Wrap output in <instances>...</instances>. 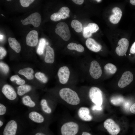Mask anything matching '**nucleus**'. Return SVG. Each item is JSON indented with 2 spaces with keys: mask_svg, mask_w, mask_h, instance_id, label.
Listing matches in <instances>:
<instances>
[{
  "mask_svg": "<svg viewBox=\"0 0 135 135\" xmlns=\"http://www.w3.org/2000/svg\"><path fill=\"white\" fill-rule=\"evenodd\" d=\"M4 36L0 34V41H2V40H3V39L4 38Z\"/></svg>",
  "mask_w": 135,
  "mask_h": 135,
  "instance_id": "49530a36",
  "label": "nucleus"
},
{
  "mask_svg": "<svg viewBox=\"0 0 135 135\" xmlns=\"http://www.w3.org/2000/svg\"><path fill=\"white\" fill-rule=\"evenodd\" d=\"M70 12L69 9L67 7L64 6L61 8L57 14L61 20L67 18L69 16Z\"/></svg>",
  "mask_w": 135,
  "mask_h": 135,
  "instance_id": "412c9836",
  "label": "nucleus"
},
{
  "mask_svg": "<svg viewBox=\"0 0 135 135\" xmlns=\"http://www.w3.org/2000/svg\"><path fill=\"white\" fill-rule=\"evenodd\" d=\"M34 0H20V1L21 5L23 7H27L30 5L32 3Z\"/></svg>",
  "mask_w": 135,
  "mask_h": 135,
  "instance_id": "72a5a7b5",
  "label": "nucleus"
},
{
  "mask_svg": "<svg viewBox=\"0 0 135 135\" xmlns=\"http://www.w3.org/2000/svg\"><path fill=\"white\" fill-rule=\"evenodd\" d=\"M113 14L110 17V22L114 24H117L120 20L122 15V12L121 9L118 7H116L112 10Z\"/></svg>",
  "mask_w": 135,
  "mask_h": 135,
  "instance_id": "2eb2a0df",
  "label": "nucleus"
},
{
  "mask_svg": "<svg viewBox=\"0 0 135 135\" xmlns=\"http://www.w3.org/2000/svg\"><path fill=\"white\" fill-rule=\"evenodd\" d=\"M104 126L111 135H117L120 131L119 126L111 119H108L105 120L104 123Z\"/></svg>",
  "mask_w": 135,
  "mask_h": 135,
  "instance_id": "39448f33",
  "label": "nucleus"
},
{
  "mask_svg": "<svg viewBox=\"0 0 135 135\" xmlns=\"http://www.w3.org/2000/svg\"><path fill=\"white\" fill-rule=\"evenodd\" d=\"M72 1L75 4L78 5L82 4L84 2V0H73Z\"/></svg>",
  "mask_w": 135,
  "mask_h": 135,
  "instance_id": "ea45409f",
  "label": "nucleus"
},
{
  "mask_svg": "<svg viewBox=\"0 0 135 135\" xmlns=\"http://www.w3.org/2000/svg\"><path fill=\"white\" fill-rule=\"evenodd\" d=\"M31 89V86L28 85L20 86L17 88V94L18 95L22 96L29 92Z\"/></svg>",
  "mask_w": 135,
  "mask_h": 135,
  "instance_id": "4be33fe9",
  "label": "nucleus"
},
{
  "mask_svg": "<svg viewBox=\"0 0 135 135\" xmlns=\"http://www.w3.org/2000/svg\"><path fill=\"white\" fill-rule=\"evenodd\" d=\"M26 40L28 46L31 47L36 46L38 40V32L35 30L31 31L27 35Z\"/></svg>",
  "mask_w": 135,
  "mask_h": 135,
  "instance_id": "ddd939ff",
  "label": "nucleus"
},
{
  "mask_svg": "<svg viewBox=\"0 0 135 135\" xmlns=\"http://www.w3.org/2000/svg\"><path fill=\"white\" fill-rule=\"evenodd\" d=\"M10 80L12 81L16 80V84L20 86L24 85L26 82L24 80L22 79L17 75H14L11 77Z\"/></svg>",
  "mask_w": 135,
  "mask_h": 135,
  "instance_id": "7c9ffc66",
  "label": "nucleus"
},
{
  "mask_svg": "<svg viewBox=\"0 0 135 135\" xmlns=\"http://www.w3.org/2000/svg\"><path fill=\"white\" fill-rule=\"evenodd\" d=\"M71 26L77 32H80L82 30V24L77 20H72L71 22Z\"/></svg>",
  "mask_w": 135,
  "mask_h": 135,
  "instance_id": "cd10ccee",
  "label": "nucleus"
},
{
  "mask_svg": "<svg viewBox=\"0 0 135 135\" xmlns=\"http://www.w3.org/2000/svg\"><path fill=\"white\" fill-rule=\"evenodd\" d=\"M89 96L92 102L95 105L101 106L103 103V94L98 88L93 87L90 89Z\"/></svg>",
  "mask_w": 135,
  "mask_h": 135,
  "instance_id": "20e7f679",
  "label": "nucleus"
},
{
  "mask_svg": "<svg viewBox=\"0 0 135 135\" xmlns=\"http://www.w3.org/2000/svg\"><path fill=\"white\" fill-rule=\"evenodd\" d=\"M96 1H97L98 2H101L102 0H96Z\"/></svg>",
  "mask_w": 135,
  "mask_h": 135,
  "instance_id": "09e8293b",
  "label": "nucleus"
},
{
  "mask_svg": "<svg viewBox=\"0 0 135 135\" xmlns=\"http://www.w3.org/2000/svg\"><path fill=\"white\" fill-rule=\"evenodd\" d=\"M81 135H92L91 134H90V133L86 132H82Z\"/></svg>",
  "mask_w": 135,
  "mask_h": 135,
  "instance_id": "c03bdc74",
  "label": "nucleus"
},
{
  "mask_svg": "<svg viewBox=\"0 0 135 135\" xmlns=\"http://www.w3.org/2000/svg\"><path fill=\"white\" fill-rule=\"evenodd\" d=\"M23 20H21V22H23Z\"/></svg>",
  "mask_w": 135,
  "mask_h": 135,
  "instance_id": "8fccbe9b",
  "label": "nucleus"
},
{
  "mask_svg": "<svg viewBox=\"0 0 135 135\" xmlns=\"http://www.w3.org/2000/svg\"><path fill=\"white\" fill-rule=\"evenodd\" d=\"M22 102L25 106L30 108L34 107L36 105V103L28 96H24L22 99Z\"/></svg>",
  "mask_w": 135,
  "mask_h": 135,
  "instance_id": "5701e85b",
  "label": "nucleus"
},
{
  "mask_svg": "<svg viewBox=\"0 0 135 135\" xmlns=\"http://www.w3.org/2000/svg\"><path fill=\"white\" fill-rule=\"evenodd\" d=\"M1 15H2V16H4L3 15V14H2Z\"/></svg>",
  "mask_w": 135,
  "mask_h": 135,
  "instance_id": "603ef678",
  "label": "nucleus"
},
{
  "mask_svg": "<svg viewBox=\"0 0 135 135\" xmlns=\"http://www.w3.org/2000/svg\"><path fill=\"white\" fill-rule=\"evenodd\" d=\"M104 69L106 73L110 74H114L117 70L116 67L111 63H108L106 64L104 66Z\"/></svg>",
  "mask_w": 135,
  "mask_h": 135,
  "instance_id": "bb28decb",
  "label": "nucleus"
},
{
  "mask_svg": "<svg viewBox=\"0 0 135 135\" xmlns=\"http://www.w3.org/2000/svg\"><path fill=\"white\" fill-rule=\"evenodd\" d=\"M7 108L2 103L0 104V116H2L5 114L6 112Z\"/></svg>",
  "mask_w": 135,
  "mask_h": 135,
  "instance_id": "c9c22d12",
  "label": "nucleus"
},
{
  "mask_svg": "<svg viewBox=\"0 0 135 135\" xmlns=\"http://www.w3.org/2000/svg\"><path fill=\"white\" fill-rule=\"evenodd\" d=\"M130 2L132 5H135V0H130Z\"/></svg>",
  "mask_w": 135,
  "mask_h": 135,
  "instance_id": "37998d69",
  "label": "nucleus"
},
{
  "mask_svg": "<svg viewBox=\"0 0 135 135\" xmlns=\"http://www.w3.org/2000/svg\"><path fill=\"white\" fill-rule=\"evenodd\" d=\"M91 76L95 79L100 78L102 75V71L101 67L97 61L94 60L92 62L90 69Z\"/></svg>",
  "mask_w": 135,
  "mask_h": 135,
  "instance_id": "9d476101",
  "label": "nucleus"
},
{
  "mask_svg": "<svg viewBox=\"0 0 135 135\" xmlns=\"http://www.w3.org/2000/svg\"><path fill=\"white\" fill-rule=\"evenodd\" d=\"M68 48L70 50H76L79 52H82L84 50V47L81 45L77 44L74 43H70L68 46Z\"/></svg>",
  "mask_w": 135,
  "mask_h": 135,
  "instance_id": "393cba45",
  "label": "nucleus"
},
{
  "mask_svg": "<svg viewBox=\"0 0 135 135\" xmlns=\"http://www.w3.org/2000/svg\"><path fill=\"white\" fill-rule=\"evenodd\" d=\"M7 1H11V0H7Z\"/></svg>",
  "mask_w": 135,
  "mask_h": 135,
  "instance_id": "3c124183",
  "label": "nucleus"
},
{
  "mask_svg": "<svg viewBox=\"0 0 135 135\" xmlns=\"http://www.w3.org/2000/svg\"><path fill=\"white\" fill-rule=\"evenodd\" d=\"M79 128L77 123L70 122L65 123L62 126L61 132L62 135H76L78 133Z\"/></svg>",
  "mask_w": 135,
  "mask_h": 135,
  "instance_id": "f03ea898",
  "label": "nucleus"
},
{
  "mask_svg": "<svg viewBox=\"0 0 135 135\" xmlns=\"http://www.w3.org/2000/svg\"><path fill=\"white\" fill-rule=\"evenodd\" d=\"M0 68L2 72L5 74H7L9 71V68L8 66L6 64L2 62L0 63Z\"/></svg>",
  "mask_w": 135,
  "mask_h": 135,
  "instance_id": "473e14b6",
  "label": "nucleus"
},
{
  "mask_svg": "<svg viewBox=\"0 0 135 135\" xmlns=\"http://www.w3.org/2000/svg\"><path fill=\"white\" fill-rule=\"evenodd\" d=\"M18 73L19 74L24 76L29 80H32L34 77L33 74L34 73V71L31 68H26L20 70L19 71Z\"/></svg>",
  "mask_w": 135,
  "mask_h": 135,
  "instance_id": "6ab92c4d",
  "label": "nucleus"
},
{
  "mask_svg": "<svg viewBox=\"0 0 135 135\" xmlns=\"http://www.w3.org/2000/svg\"><path fill=\"white\" fill-rule=\"evenodd\" d=\"M41 108L44 112L45 113L50 114L52 111L51 108L48 106L46 100L45 99L42 100L40 102Z\"/></svg>",
  "mask_w": 135,
  "mask_h": 135,
  "instance_id": "a878e982",
  "label": "nucleus"
},
{
  "mask_svg": "<svg viewBox=\"0 0 135 135\" xmlns=\"http://www.w3.org/2000/svg\"><path fill=\"white\" fill-rule=\"evenodd\" d=\"M35 135H46L44 134L41 132H38L36 133Z\"/></svg>",
  "mask_w": 135,
  "mask_h": 135,
  "instance_id": "a18cd8bd",
  "label": "nucleus"
},
{
  "mask_svg": "<svg viewBox=\"0 0 135 135\" xmlns=\"http://www.w3.org/2000/svg\"><path fill=\"white\" fill-rule=\"evenodd\" d=\"M87 27L89 30L92 34L96 32L99 29V27L98 25L95 23H89Z\"/></svg>",
  "mask_w": 135,
  "mask_h": 135,
  "instance_id": "2f4dec72",
  "label": "nucleus"
},
{
  "mask_svg": "<svg viewBox=\"0 0 135 135\" xmlns=\"http://www.w3.org/2000/svg\"><path fill=\"white\" fill-rule=\"evenodd\" d=\"M41 22L40 14L38 12H35L31 14L24 20L22 24L24 25L31 24L34 27H37L40 26Z\"/></svg>",
  "mask_w": 135,
  "mask_h": 135,
  "instance_id": "423d86ee",
  "label": "nucleus"
},
{
  "mask_svg": "<svg viewBox=\"0 0 135 135\" xmlns=\"http://www.w3.org/2000/svg\"><path fill=\"white\" fill-rule=\"evenodd\" d=\"M7 52L5 50L3 47H0V59L2 60L6 56Z\"/></svg>",
  "mask_w": 135,
  "mask_h": 135,
  "instance_id": "e433bc0d",
  "label": "nucleus"
},
{
  "mask_svg": "<svg viewBox=\"0 0 135 135\" xmlns=\"http://www.w3.org/2000/svg\"><path fill=\"white\" fill-rule=\"evenodd\" d=\"M61 98L68 104L72 106H77L80 101L77 94L74 91L68 88L62 89L59 92Z\"/></svg>",
  "mask_w": 135,
  "mask_h": 135,
  "instance_id": "f257e3e1",
  "label": "nucleus"
},
{
  "mask_svg": "<svg viewBox=\"0 0 135 135\" xmlns=\"http://www.w3.org/2000/svg\"><path fill=\"white\" fill-rule=\"evenodd\" d=\"M129 42L126 38H122L118 42V46L116 48V52L118 55L123 56L126 54L128 49L129 46Z\"/></svg>",
  "mask_w": 135,
  "mask_h": 135,
  "instance_id": "0eeeda50",
  "label": "nucleus"
},
{
  "mask_svg": "<svg viewBox=\"0 0 135 135\" xmlns=\"http://www.w3.org/2000/svg\"><path fill=\"white\" fill-rule=\"evenodd\" d=\"M133 79V76L131 72L129 71L126 72L119 80L118 86L121 88H123L130 84Z\"/></svg>",
  "mask_w": 135,
  "mask_h": 135,
  "instance_id": "6e6552de",
  "label": "nucleus"
},
{
  "mask_svg": "<svg viewBox=\"0 0 135 135\" xmlns=\"http://www.w3.org/2000/svg\"><path fill=\"white\" fill-rule=\"evenodd\" d=\"M130 52L132 54H135V42L133 43L131 47Z\"/></svg>",
  "mask_w": 135,
  "mask_h": 135,
  "instance_id": "58836bf2",
  "label": "nucleus"
},
{
  "mask_svg": "<svg viewBox=\"0 0 135 135\" xmlns=\"http://www.w3.org/2000/svg\"><path fill=\"white\" fill-rule=\"evenodd\" d=\"M2 92L5 96L10 100H15L17 96L16 93L13 88L8 84L4 85L2 89Z\"/></svg>",
  "mask_w": 135,
  "mask_h": 135,
  "instance_id": "f8f14e48",
  "label": "nucleus"
},
{
  "mask_svg": "<svg viewBox=\"0 0 135 135\" xmlns=\"http://www.w3.org/2000/svg\"><path fill=\"white\" fill-rule=\"evenodd\" d=\"M36 78L44 83H46L48 81L47 78L43 73L40 72L36 73L35 74Z\"/></svg>",
  "mask_w": 135,
  "mask_h": 135,
  "instance_id": "c756f323",
  "label": "nucleus"
},
{
  "mask_svg": "<svg viewBox=\"0 0 135 135\" xmlns=\"http://www.w3.org/2000/svg\"><path fill=\"white\" fill-rule=\"evenodd\" d=\"M110 102L113 105L119 106L124 104V98L121 96H117L112 98Z\"/></svg>",
  "mask_w": 135,
  "mask_h": 135,
  "instance_id": "b1692460",
  "label": "nucleus"
},
{
  "mask_svg": "<svg viewBox=\"0 0 135 135\" xmlns=\"http://www.w3.org/2000/svg\"><path fill=\"white\" fill-rule=\"evenodd\" d=\"M54 60V53L53 49L50 46L46 48L44 61L46 63L52 64Z\"/></svg>",
  "mask_w": 135,
  "mask_h": 135,
  "instance_id": "a211bd4d",
  "label": "nucleus"
},
{
  "mask_svg": "<svg viewBox=\"0 0 135 135\" xmlns=\"http://www.w3.org/2000/svg\"><path fill=\"white\" fill-rule=\"evenodd\" d=\"M130 112L133 114H135V103L133 104L130 108Z\"/></svg>",
  "mask_w": 135,
  "mask_h": 135,
  "instance_id": "a19ab883",
  "label": "nucleus"
},
{
  "mask_svg": "<svg viewBox=\"0 0 135 135\" xmlns=\"http://www.w3.org/2000/svg\"><path fill=\"white\" fill-rule=\"evenodd\" d=\"M18 128L16 122L11 120L6 124L4 129L3 135H16Z\"/></svg>",
  "mask_w": 135,
  "mask_h": 135,
  "instance_id": "1a4fd4ad",
  "label": "nucleus"
},
{
  "mask_svg": "<svg viewBox=\"0 0 135 135\" xmlns=\"http://www.w3.org/2000/svg\"><path fill=\"white\" fill-rule=\"evenodd\" d=\"M29 119L32 121L37 123H42L44 121L43 116L39 112L33 111L30 112L28 115Z\"/></svg>",
  "mask_w": 135,
  "mask_h": 135,
  "instance_id": "f3484780",
  "label": "nucleus"
},
{
  "mask_svg": "<svg viewBox=\"0 0 135 135\" xmlns=\"http://www.w3.org/2000/svg\"><path fill=\"white\" fill-rule=\"evenodd\" d=\"M83 34L84 37L86 38L91 37L92 36V34L90 31L87 26L84 28Z\"/></svg>",
  "mask_w": 135,
  "mask_h": 135,
  "instance_id": "f704fd0d",
  "label": "nucleus"
},
{
  "mask_svg": "<svg viewBox=\"0 0 135 135\" xmlns=\"http://www.w3.org/2000/svg\"><path fill=\"white\" fill-rule=\"evenodd\" d=\"M70 72L68 68L66 66L61 67L59 70L58 75L60 82L61 84H66L69 80Z\"/></svg>",
  "mask_w": 135,
  "mask_h": 135,
  "instance_id": "9b49d317",
  "label": "nucleus"
},
{
  "mask_svg": "<svg viewBox=\"0 0 135 135\" xmlns=\"http://www.w3.org/2000/svg\"><path fill=\"white\" fill-rule=\"evenodd\" d=\"M124 106L125 109L127 110L128 108H129L130 107V103L128 102H126L125 104L124 105Z\"/></svg>",
  "mask_w": 135,
  "mask_h": 135,
  "instance_id": "79ce46f5",
  "label": "nucleus"
},
{
  "mask_svg": "<svg viewBox=\"0 0 135 135\" xmlns=\"http://www.w3.org/2000/svg\"><path fill=\"white\" fill-rule=\"evenodd\" d=\"M92 110H93L100 111L102 110L101 106L95 105L92 106Z\"/></svg>",
  "mask_w": 135,
  "mask_h": 135,
  "instance_id": "4c0bfd02",
  "label": "nucleus"
},
{
  "mask_svg": "<svg viewBox=\"0 0 135 135\" xmlns=\"http://www.w3.org/2000/svg\"><path fill=\"white\" fill-rule=\"evenodd\" d=\"M3 122L1 120H0V127L1 128L2 127L3 125Z\"/></svg>",
  "mask_w": 135,
  "mask_h": 135,
  "instance_id": "de8ad7c7",
  "label": "nucleus"
},
{
  "mask_svg": "<svg viewBox=\"0 0 135 135\" xmlns=\"http://www.w3.org/2000/svg\"><path fill=\"white\" fill-rule=\"evenodd\" d=\"M87 48L90 50L95 52L100 51L102 48V46L93 39L89 38L86 42Z\"/></svg>",
  "mask_w": 135,
  "mask_h": 135,
  "instance_id": "dca6fc26",
  "label": "nucleus"
},
{
  "mask_svg": "<svg viewBox=\"0 0 135 135\" xmlns=\"http://www.w3.org/2000/svg\"><path fill=\"white\" fill-rule=\"evenodd\" d=\"M8 41L11 48L16 53H19L21 51V46L16 39L10 37L8 38Z\"/></svg>",
  "mask_w": 135,
  "mask_h": 135,
  "instance_id": "aec40b11",
  "label": "nucleus"
},
{
  "mask_svg": "<svg viewBox=\"0 0 135 135\" xmlns=\"http://www.w3.org/2000/svg\"><path fill=\"white\" fill-rule=\"evenodd\" d=\"M46 44V41L44 38H42L40 40L37 50V53L38 54L42 55L43 54Z\"/></svg>",
  "mask_w": 135,
  "mask_h": 135,
  "instance_id": "c85d7f7f",
  "label": "nucleus"
},
{
  "mask_svg": "<svg viewBox=\"0 0 135 135\" xmlns=\"http://www.w3.org/2000/svg\"><path fill=\"white\" fill-rule=\"evenodd\" d=\"M78 116L82 120L84 121H90L93 118L90 114V111L87 107H82L80 108L78 112Z\"/></svg>",
  "mask_w": 135,
  "mask_h": 135,
  "instance_id": "4468645a",
  "label": "nucleus"
},
{
  "mask_svg": "<svg viewBox=\"0 0 135 135\" xmlns=\"http://www.w3.org/2000/svg\"><path fill=\"white\" fill-rule=\"evenodd\" d=\"M55 32L64 40L68 41L70 38L71 35L67 24L65 22H61L56 25Z\"/></svg>",
  "mask_w": 135,
  "mask_h": 135,
  "instance_id": "7ed1b4c3",
  "label": "nucleus"
}]
</instances>
